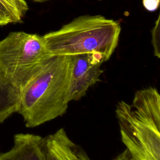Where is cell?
<instances>
[{
    "instance_id": "1",
    "label": "cell",
    "mask_w": 160,
    "mask_h": 160,
    "mask_svg": "<svg viewBox=\"0 0 160 160\" xmlns=\"http://www.w3.org/2000/svg\"><path fill=\"white\" fill-rule=\"evenodd\" d=\"M71 56L51 57L22 91L18 112L28 128L64 114L70 102Z\"/></svg>"
},
{
    "instance_id": "2",
    "label": "cell",
    "mask_w": 160,
    "mask_h": 160,
    "mask_svg": "<svg viewBox=\"0 0 160 160\" xmlns=\"http://www.w3.org/2000/svg\"><path fill=\"white\" fill-rule=\"evenodd\" d=\"M121 138L132 160H160V95L155 87L137 91L116 106Z\"/></svg>"
},
{
    "instance_id": "3",
    "label": "cell",
    "mask_w": 160,
    "mask_h": 160,
    "mask_svg": "<svg viewBox=\"0 0 160 160\" xmlns=\"http://www.w3.org/2000/svg\"><path fill=\"white\" fill-rule=\"evenodd\" d=\"M120 32L118 21L101 15H84L42 36L52 56L96 53L106 61L118 45Z\"/></svg>"
},
{
    "instance_id": "4",
    "label": "cell",
    "mask_w": 160,
    "mask_h": 160,
    "mask_svg": "<svg viewBox=\"0 0 160 160\" xmlns=\"http://www.w3.org/2000/svg\"><path fill=\"white\" fill-rule=\"evenodd\" d=\"M51 57L42 36L12 32L0 41V74L22 92Z\"/></svg>"
},
{
    "instance_id": "5",
    "label": "cell",
    "mask_w": 160,
    "mask_h": 160,
    "mask_svg": "<svg viewBox=\"0 0 160 160\" xmlns=\"http://www.w3.org/2000/svg\"><path fill=\"white\" fill-rule=\"evenodd\" d=\"M71 57L70 102L81 99L91 86L100 81V76L103 72L101 65L106 62L100 54L96 53L77 54Z\"/></svg>"
},
{
    "instance_id": "6",
    "label": "cell",
    "mask_w": 160,
    "mask_h": 160,
    "mask_svg": "<svg viewBox=\"0 0 160 160\" xmlns=\"http://www.w3.org/2000/svg\"><path fill=\"white\" fill-rule=\"evenodd\" d=\"M0 160H47L44 149V138L33 134L14 135L11 148L0 153Z\"/></svg>"
},
{
    "instance_id": "7",
    "label": "cell",
    "mask_w": 160,
    "mask_h": 160,
    "mask_svg": "<svg viewBox=\"0 0 160 160\" xmlns=\"http://www.w3.org/2000/svg\"><path fill=\"white\" fill-rule=\"evenodd\" d=\"M21 94L0 74V123L18 112Z\"/></svg>"
},
{
    "instance_id": "8",
    "label": "cell",
    "mask_w": 160,
    "mask_h": 160,
    "mask_svg": "<svg viewBox=\"0 0 160 160\" xmlns=\"http://www.w3.org/2000/svg\"><path fill=\"white\" fill-rule=\"evenodd\" d=\"M23 16L0 0V26L21 21Z\"/></svg>"
},
{
    "instance_id": "9",
    "label": "cell",
    "mask_w": 160,
    "mask_h": 160,
    "mask_svg": "<svg viewBox=\"0 0 160 160\" xmlns=\"http://www.w3.org/2000/svg\"><path fill=\"white\" fill-rule=\"evenodd\" d=\"M160 25H159V16H158L155 24L151 30L152 44L154 49V56L158 58L160 57L159 49V35H160Z\"/></svg>"
},
{
    "instance_id": "10",
    "label": "cell",
    "mask_w": 160,
    "mask_h": 160,
    "mask_svg": "<svg viewBox=\"0 0 160 160\" xmlns=\"http://www.w3.org/2000/svg\"><path fill=\"white\" fill-rule=\"evenodd\" d=\"M9 6L18 11L23 17L28 10V6L25 0H1Z\"/></svg>"
},
{
    "instance_id": "11",
    "label": "cell",
    "mask_w": 160,
    "mask_h": 160,
    "mask_svg": "<svg viewBox=\"0 0 160 160\" xmlns=\"http://www.w3.org/2000/svg\"><path fill=\"white\" fill-rule=\"evenodd\" d=\"M160 0H142L144 8L149 11H156L159 5Z\"/></svg>"
},
{
    "instance_id": "12",
    "label": "cell",
    "mask_w": 160,
    "mask_h": 160,
    "mask_svg": "<svg viewBox=\"0 0 160 160\" xmlns=\"http://www.w3.org/2000/svg\"><path fill=\"white\" fill-rule=\"evenodd\" d=\"M112 160H132L130 154L126 149L123 151L122 152L119 154Z\"/></svg>"
},
{
    "instance_id": "13",
    "label": "cell",
    "mask_w": 160,
    "mask_h": 160,
    "mask_svg": "<svg viewBox=\"0 0 160 160\" xmlns=\"http://www.w3.org/2000/svg\"><path fill=\"white\" fill-rule=\"evenodd\" d=\"M35 2H46L48 1H51V0H32Z\"/></svg>"
}]
</instances>
